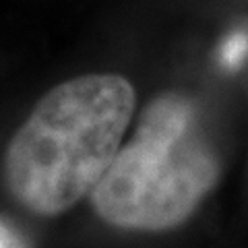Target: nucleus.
Here are the masks:
<instances>
[{
	"instance_id": "1",
	"label": "nucleus",
	"mask_w": 248,
	"mask_h": 248,
	"mask_svg": "<svg viewBox=\"0 0 248 248\" xmlns=\"http://www.w3.org/2000/svg\"><path fill=\"white\" fill-rule=\"evenodd\" d=\"M135 99L122 75H83L50 89L6 145L2 180L15 203L54 217L89 199L122 147Z\"/></svg>"
},
{
	"instance_id": "2",
	"label": "nucleus",
	"mask_w": 248,
	"mask_h": 248,
	"mask_svg": "<svg viewBox=\"0 0 248 248\" xmlns=\"http://www.w3.org/2000/svg\"><path fill=\"white\" fill-rule=\"evenodd\" d=\"M221 174V159L188 95L164 91L143 108L133 137L89 195L108 226L168 232L192 217Z\"/></svg>"
}]
</instances>
